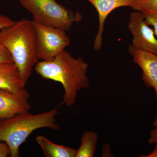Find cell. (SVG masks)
Segmentation results:
<instances>
[{
    "label": "cell",
    "instance_id": "obj_16",
    "mask_svg": "<svg viewBox=\"0 0 157 157\" xmlns=\"http://www.w3.org/2000/svg\"><path fill=\"white\" fill-rule=\"evenodd\" d=\"M154 128L150 132L148 142L149 144H157V113L155 121L153 122Z\"/></svg>",
    "mask_w": 157,
    "mask_h": 157
},
{
    "label": "cell",
    "instance_id": "obj_12",
    "mask_svg": "<svg viewBox=\"0 0 157 157\" xmlns=\"http://www.w3.org/2000/svg\"><path fill=\"white\" fill-rule=\"evenodd\" d=\"M98 134L94 131H86L81 137V144L76 150L75 157H93L98 141Z\"/></svg>",
    "mask_w": 157,
    "mask_h": 157
},
{
    "label": "cell",
    "instance_id": "obj_18",
    "mask_svg": "<svg viewBox=\"0 0 157 157\" xmlns=\"http://www.w3.org/2000/svg\"><path fill=\"white\" fill-rule=\"evenodd\" d=\"M10 148L6 142L0 141V157H7L10 155Z\"/></svg>",
    "mask_w": 157,
    "mask_h": 157
},
{
    "label": "cell",
    "instance_id": "obj_2",
    "mask_svg": "<svg viewBox=\"0 0 157 157\" xmlns=\"http://www.w3.org/2000/svg\"><path fill=\"white\" fill-rule=\"evenodd\" d=\"M0 43L7 49L26 84L38 63L37 40L33 21L23 18L0 30Z\"/></svg>",
    "mask_w": 157,
    "mask_h": 157
},
{
    "label": "cell",
    "instance_id": "obj_13",
    "mask_svg": "<svg viewBox=\"0 0 157 157\" xmlns=\"http://www.w3.org/2000/svg\"><path fill=\"white\" fill-rule=\"evenodd\" d=\"M131 8L135 11L145 10L157 11V0H132Z\"/></svg>",
    "mask_w": 157,
    "mask_h": 157
},
{
    "label": "cell",
    "instance_id": "obj_19",
    "mask_svg": "<svg viewBox=\"0 0 157 157\" xmlns=\"http://www.w3.org/2000/svg\"><path fill=\"white\" fill-rule=\"evenodd\" d=\"M143 157H157V144H155L154 149L151 153L147 155L141 156Z\"/></svg>",
    "mask_w": 157,
    "mask_h": 157
},
{
    "label": "cell",
    "instance_id": "obj_10",
    "mask_svg": "<svg viewBox=\"0 0 157 157\" xmlns=\"http://www.w3.org/2000/svg\"><path fill=\"white\" fill-rule=\"evenodd\" d=\"M25 85L14 63H0V89L18 93L25 88Z\"/></svg>",
    "mask_w": 157,
    "mask_h": 157
},
{
    "label": "cell",
    "instance_id": "obj_5",
    "mask_svg": "<svg viewBox=\"0 0 157 157\" xmlns=\"http://www.w3.org/2000/svg\"><path fill=\"white\" fill-rule=\"evenodd\" d=\"M33 22L36 36L37 56L39 59L45 61L52 60L70 45V39L66 31Z\"/></svg>",
    "mask_w": 157,
    "mask_h": 157
},
{
    "label": "cell",
    "instance_id": "obj_15",
    "mask_svg": "<svg viewBox=\"0 0 157 157\" xmlns=\"http://www.w3.org/2000/svg\"><path fill=\"white\" fill-rule=\"evenodd\" d=\"M14 63L9 51L0 43V63Z\"/></svg>",
    "mask_w": 157,
    "mask_h": 157
},
{
    "label": "cell",
    "instance_id": "obj_8",
    "mask_svg": "<svg viewBox=\"0 0 157 157\" xmlns=\"http://www.w3.org/2000/svg\"><path fill=\"white\" fill-rule=\"evenodd\" d=\"M128 51L133 62L142 70V80L146 86L154 89L157 101V56L132 45H129Z\"/></svg>",
    "mask_w": 157,
    "mask_h": 157
},
{
    "label": "cell",
    "instance_id": "obj_7",
    "mask_svg": "<svg viewBox=\"0 0 157 157\" xmlns=\"http://www.w3.org/2000/svg\"><path fill=\"white\" fill-rule=\"evenodd\" d=\"M30 94L25 88L18 93L0 89V120L29 111L32 106L29 102Z\"/></svg>",
    "mask_w": 157,
    "mask_h": 157
},
{
    "label": "cell",
    "instance_id": "obj_17",
    "mask_svg": "<svg viewBox=\"0 0 157 157\" xmlns=\"http://www.w3.org/2000/svg\"><path fill=\"white\" fill-rule=\"evenodd\" d=\"M15 22V21L8 16L0 14V30L12 25Z\"/></svg>",
    "mask_w": 157,
    "mask_h": 157
},
{
    "label": "cell",
    "instance_id": "obj_3",
    "mask_svg": "<svg viewBox=\"0 0 157 157\" xmlns=\"http://www.w3.org/2000/svg\"><path fill=\"white\" fill-rule=\"evenodd\" d=\"M58 113L56 108L35 114L27 111L0 120V141L9 146L10 157L19 156L20 147L36 130L42 128L59 130L60 127L56 119Z\"/></svg>",
    "mask_w": 157,
    "mask_h": 157
},
{
    "label": "cell",
    "instance_id": "obj_6",
    "mask_svg": "<svg viewBox=\"0 0 157 157\" xmlns=\"http://www.w3.org/2000/svg\"><path fill=\"white\" fill-rule=\"evenodd\" d=\"M128 29L134 47L157 56V38L154 30L145 22L142 12L135 11L130 14Z\"/></svg>",
    "mask_w": 157,
    "mask_h": 157
},
{
    "label": "cell",
    "instance_id": "obj_9",
    "mask_svg": "<svg viewBox=\"0 0 157 157\" xmlns=\"http://www.w3.org/2000/svg\"><path fill=\"white\" fill-rule=\"evenodd\" d=\"M95 8L98 15V33L94 42V49L100 51L103 43V34L106 20L113 10L122 7H130L132 0H87Z\"/></svg>",
    "mask_w": 157,
    "mask_h": 157
},
{
    "label": "cell",
    "instance_id": "obj_1",
    "mask_svg": "<svg viewBox=\"0 0 157 157\" xmlns=\"http://www.w3.org/2000/svg\"><path fill=\"white\" fill-rule=\"evenodd\" d=\"M89 65L81 57L76 58L64 50L52 60L38 62L36 72L42 78L58 82L64 90L63 101L68 107L76 103L80 90L89 87Z\"/></svg>",
    "mask_w": 157,
    "mask_h": 157
},
{
    "label": "cell",
    "instance_id": "obj_14",
    "mask_svg": "<svg viewBox=\"0 0 157 157\" xmlns=\"http://www.w3.org/2000/svg\"><path fill=\"white\" fill-rule=\"evenodd\" d=\"M141 12L144 15L145 22L149 26L153 27L155 35L157 38V11L145 10Z\"/></svg>",
    "mask_w": 157,
    "mask_h": 157
},
{
    "label": "cell",
    "instance_id": "obj_4",
    "mask_svg": "<svg viewBox=\"0 0 157 157\" xmlns=\"http://www.w3.org/2000/svg\"><path fill=\"white\" fill-rule=\"evenodd\" d=\"M21 6L33 15V21L67 31L82 16L73 13L56 0H19Z\"/></svg>",
    "mask_w": 157,
    "mask_h": 157
},
{
    "label": "cell",
    "instance_id": "obj_11",
    "mask_svg": "<svg viewBox=\"0 0 157 157\" xmlns=\"http://www.w3.org/2000/svg\"><path fill=\"white\" fill-rule=\"evenodd\" d=\"M36 141L47 157H75L76 150L52 142L45 136L38 135Z\"/></svg>",
    "mask_w": 157,
    "mask_h": 157
}]
</instances>
